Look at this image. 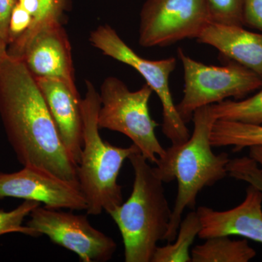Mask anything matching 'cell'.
I'll return each mask as SVG.
<instances>
[{
    "instance_id": "cell-1",
    "label": "cell",
    "mask_w": 262,
    "mask_h": 262,
    "mask_svg": "<svg viewBox=\"0 0 262 262\" xmlns=\"http://www.w3.org/2000/svg\"><path fill=\"white\" fill-rule=\"evenodd\" d=\"M0 117L19 163L79 185L78 164L66 148L37 81L22 60L10 56L0 63Z\"/></svg>"
},
{
    "instance_id": "cell-2",
    "label": "cell",
    "mask_w": 262,
    "mask_h": 262,
    "mask_svg": "<svg viewBox=\"0 0 262 262\" xmlns=\"http://www.w3.org/2000/svg\"><path fill=\"white\" fill-rule=\"evenodd\" d=\"M194 130L187 141L165 149L154 167L155 173L165 183L177 179L178 192L165 241L173 242L184 210L194 209L196 196L203 188L210 187L228 175L230 161L226 152L215 154L210 136L215 118L211 105L198 108L193 113Z\"/></svg>"
},
{
    "instance_id": "cell-3",
    "label": "cell",
    "mask_w": 262,
    "mask_h": 262,
    "mask_svg": "<svg viewBox=\"0 0 262 262\" xmlns=\"http://www.w3.org/2000/svg\"><path fill=\"white\" fill-rule=\"evenodd\" d=\"M128 160L134 172L130 198L110 213L122 235L126 262H151L158 243L165 241L172 210L164 182L154 167L136 151Z\"/></svg>"
},
{
    "instance_id": "cell-4",
    "label": "cell",
    "mask_w": 262,
    "mask_h": 262,
    "mask_svg": "<svg viewBox=\"0 0 262 262\" xmlns=\"http://www.w3.org/2000/svg\"><path fill=\"white\" fill-rule=\"evenodd\" d=\"M85 85V95L81 100L83 146L78 164L79 185L87 202V214L96 215L103 211L110 214L123 203L122 187L117 179L124 162L140 150L134 144L119 147L103 140L98 124L99 94L90 81Z\"/></svg>"
},
{
    "instance_id": "cell-5",
    "label": "cell",
    "mask_w": 262,
    "mask_h": 262,
    "mask_svg": "<svg viewBox=\"0 0 262 262\" xmlns=\"http://www.w3.org/2000/svg\"><path fill=\"white\" fill-rule=\"evenodd\" d=\"M153 91L147 84L131 91L115 77L103 80L98 113L100 129L121 133L128 137L149 163H156L165 154L155 134L159 124L150 116L149 101Z\"/></svg>"
},
{
    "instance_id": "cell-6",
    "label": "cell",
    "mask_w": 262,
    "mask_h": 262,
    "mask_svg": "<svg viewBox=\"0 0 262 262\" xmlns=\"http://www.w3.org/2000/svg\"><path fill=\"white\" fill-rule=\"evenodd\" d=\"M178 56L184 68V88L177 108L186 123L192 120L198 108L230 97L239 99L262 88L261 77L237 62L221 67L207 65L193 59L182 48L178 49Z\"/></svg>"
},
{
    "instance_id": "cell-7",
    "label": "cell",
    "mask_w": 262,
    "mask_h": 262,
    "mask_svg": "<svg viewBox=\"0 0 262 262\" xmlns=\"http://www.w3.org/2000/svg\"><path fill=\"white\" fill-rule=\"evenodd\" d=\"M90 42L103 55L133 67L146 80L157 94L163 108L162 132L172 145L182 144L190 137V133L177 111L170 92V76L177 67L174 57L163 59H146L137 54L124 42L116 31L108 25L98 26L91 32Z\"/></svg>"
},
{
    "instance_id": "cell-8",
    "label": "cell",
    "mask_w": 262,
    "mask_h": 262,
    "mask_svg": "<svg viewBox=\"0 0 262 262\" xmlns=\"http://www.w3.org/2000/svg\"><path fill=\"white\" fill-rule=\"evenodd\" d=\"M206 0H146L140 13L139 43L165 47L198 38L211 23Z\"/></svg>"
},
{
    "instance_id": "cell-9",
    "label": "cell",
    "mask_w": 262,
    "mask_h": 262,
    "mask_svg": "<svg viewBox=\"0 0 262 262\" xmlns=\"http://www.w3.org/2000/svg\"><path fill=\"white\" fill-rule=\"evenodd\" d=\"M29 216L27 226L76 253L81 261H108L116 251L115 241L94 228L85 215L39 206Z\"/></svg>"
},
{
    "instance_id": "cell-10",
    "label": "cell",
    "mask_w": 262,
    "mask_h": 262,
    "mask_svg": "<svg viewBox=\"0 0 262 262\" xmlns=\"http://www.w3.org/2000/svg\"><path fill=\"white\" fill-rule=\"evenodd\" d=\"M15 198L44 203L52 209L86 211L80 186L43 169L24 166L13 173H0V201Z\"/></svg>"
},
{
    "instance_id": "cell-11",
    "label": "cell",
    "mask_w": 262,
    "mask_h": 262,
    "mask_svg": "<svg viewBox=\"0 0 262 262\" xmlns=\"http://www.w3.org/2000/svg\"><path fill=\"white\" fill-rule=\"evenodd\" d=\"M22 60L35 77L63 81L72 91L76 86L72 47L61 24L41 29L26 48Z\"/></svg>"
},
{
    "instance_id": "cell-12",
    "label": "cell",
    "mask_w": 262,
    "mask_h": 262,
    "mask_svg": "<svg viewBox=\"0 0 262 262\" xmlns=\"http://www.w3.org/2000/svg\"><path fill=\"white\" fill-rule=\"evenodd\" d=\"M201 222L199 237L237 235L262 244V192L250 185L244 201L227 211L206 206L196 210Z\"/></svg>"
},
{
    "instance_id": "cell-13",
    "label": "cell",
    "mask_w": 262,
    "mask_h": 262,
    "mask_svg": "<svg viewBox=\"0 0 262 262\" xmlns=\"http://www.w3.org/2000/svg\"><path fill=\"white\" fill-rule=\"evenodd\" d=\"M34 78L56 122L66 148L74 161L79 164L83 146L82 98L80 94L58 79Z\"/></svg>"
},
{
    "instance_id": "cell-14",
    "label": "cell",
    "mask_w": 262,
    "mask_h": 262,
    "mask_svg": "<svg viewBox=\"0 0 262 262\" xmlns=\"http://www.w3.org/2000/svg\"><path fill=\"white\" fill-rule=\"evenodd\" d=\"M196 40L215 48L222 56L244 66L262 78V34L250 32L241 26L211 22Z\"/></svg>"
},
{
    "instance_id": "cell-15",
    "label": "cell",
    "mask_w": 262,
    "mask_h": 262,
    "mask_svg": "<svg viewBox=\"0 0 262 262\" xmlns=\"http://www.w3.org/2000/svg\"><path fill=\"white\" fill-rule=\"evenodd\" d=\"M256 252L247 239L234 241L228 236L206 239L203 244L194 246L191 252L192 262H248Z\"/></svg>"
},
{
    "instance_id": "cell-16",
    "label": "cell",
    "mask_w": 262,
    "mask_h": 262,
    "mask_svg": "<svg viewBox=\"0 0 262 262\" xmlns=\"http://www.w3.org/2000/svg\"><path fill=\"white\" fill-rule=\"evenodd\" d=\"M210 141L213 147L232 146L236 151L262 146V125L216 120L212 127Z\"/></svg>"
},
{
    "instance_id": "cell-17",
    "label": "cell",
    "mask_w": 262,
    "mask_h": 262,
    "mask_svg": "<svg viewBox=\"0 0 262 262\" xmlns=\"http://www.w3.org/2000/svg\"><path fill=\"white\" fill-rule=\"evenodd\" d=\"M201 230V222L196 211L189 212L179 225L174 241L157 248L151 262L192 261L189 248Z\"/></svg>"
},
{
    "instance_id": "cell-18",
    "label": "cell",
    "mask_w": 262,
    "mask_h": 262,
    "mask_svg": "<svg viewBox=\"0 0 262 262\" xmlns=\"http://www.w3.org/2000/svg\"><path fill=\"white\" fill-rule=\"evenodd\" d=\"M66 8V0H40L39 11L33 19L31 27L23 35L8 47V56L20 59L26 48L41 29L61 24V17Z\"/></svg>"
},
{
    "instance_id": "cell-19",
    "label": "cell",
    "mask_w": 262,
    "mask_h": 262,
    "mask_svg": "<svg viewBox=\"0 0 262 262\" xmlns=\"http://www.w3.org/2000/svg\"><path fill=\"white\" fill-rule=\"evenodd\" d=\"M216 120L262 125V88L254 96L242 100H225L212 104Z\"/></svg>"
},
{
    "instance_id": "cell-20",
    "label": "cell",
    "mask_w": 262,
    "mask_h": 262,
    "mask_svg": "<svg viewBox=\"0 0 262 262\" xmlns=\"http://www.w3.org/2000/svg\"><path fill=\"white\" fill-rule=\"evenodd\" d=\"M40 204L36 201H25L12 211L0 209V236L13 232L34 237L41 236L28 226H23L26 217L30 215L31 212Z\"/></svg>"
},
{
    "instance_id": "cell-21",
    "label": "cell",
    "mask_w": 262,
    "mask_h": 262,
    "mask_svg": "<svg viewBox=\"0 0 262 262\" xmlns=\"http://www.w3.org/2000/svg\"><path fill=\"white\" fill-rule=\"evenodd\" d=\"M213 23L244 27V0H206Z\"/></svg>"
},
{
    "instance_id": "cell-22",
    "label": "cell",
    "mask_w": 262,
    "mask_h": 262,
    "mask_svg": "<svg viewBox=\"0 0 262 262\" xmlns=\"http://www.w3.org/2000/svg\"><path fill=\"white\" fill-rule=\"evenodd\" d=\"M227 173L232 178L248 183L262 192V169L249 156L230 160Z\"/></svg>"
},
{
    "instance_id": "cell-23",
    "label": "cell",
    "mask_w": 262,
    "mask_h": 262,
    "mask_svg": "<svg viewBox=\"0 0 262 262\" xmlns=\"http://www.w3.org/2000/svg\"><path fill=\"white\" fill-rule=\"evenodd\" d=\"M34 17L17 3L12 10L8 25V46L16 41L28 30Z\"/></svg>"
},
{
    "instance_id": "cell-24",
    "label": "cell",
    "mask_w": 262,
    "mask_h": 262,
    "mask_svg": "<svg viewBox=\"0 0 262 262\" xmlns=\"http://www.w3.org/2000/svg\"><path fill=\"white\" fill-rule=\"evenodd\" d=\"M244 26L262 31V0H244Z\"/></svg>"
},
{
    "instance_id": "cell-25",
    "label": "cell",
    "mask_w": 262,
    "mask_h": 262,
    "mask_svg": "<svg viewBox=\"0 0 262 262\" xmlns=\"http://www.w3.org/2000/svg\"><path fill=\"white\" fill-rule=\"evenodd\" d=\"M18 0H0V39L8 47V25L12 10Z\"/></svg>"
},
{
    "instance_id": "cell-26",
    "label": "cell",
    "mask_w": 262,
    "mask_h": 262,
    "mask_svg": "<svg viewBox=\"0 0 262 262\" xmlns=\"http://www.w3.org/2000/svg\"><path fill=\"white\" fill-rule=\"evenodd\" d=\"M18 3L34 18L39 11L40 0H18Z\"/></svg>"
},
{
    "instance_id": "cell-27",
    "label": "cell",
    "mask_w": 262,
    "mask_h": 262,
    "mask_svg": "<svg viewBox=\"0 0 262 262\" xmlns=\"http://www.w3.org/2000/svg\"><path fill=\"white\" fill-rule=\"evenodd\" d=\"M249 157L262 166V146H254L249 148Z\"/></svg>"
},
{
    "instance_id": "cell-28",
    "label": "cell",
    "mask_w": 262,
    "mask_h": 262,
    "mask_svg": "<svg viewBox=\"0 0 262 262\" xmlns=\"http://www.w3.org/2000/svg\"><path fill=\"white\" fill-rule=\"evenodd\" d=\"M8 56V46L0 39V63L5 61Z\"/></svg>"
}]
</instances>
